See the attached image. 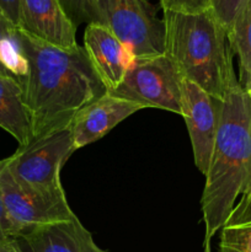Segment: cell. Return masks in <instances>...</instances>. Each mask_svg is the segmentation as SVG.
<instances>
[{
  "instance_id": "44dd1931",
  "label": "cell",
  "mask_w": 251,
  "mask_h": 252,
  "mask_svg": "<svg viewBox=\"0 0 251 252\" xmlns=\"http://www.w3.org/2000/svg\"><path fill=\"white\" fill-rule=\"evenodd\" d=\"M16 29V26H14L6 17L2 16V15L0 14V43H1L4 39L10 38V37L14 36ZM0 75H10V74L5 70V68L1 64H0Z\"/></svg>"
},
{
  "instance_id": "d6986e66",
  "label": "cell",
  "mask_w": 251,
  "mask_h": 252,
  "mask_svg": "<svg viewBox=\"0 0 251 252\" xmlns=\"http://www.w3.org/2000/svg\"><path fill=\"white\" fill-rule=\"evenodd\" d=\"M1 162V160H0ZM19 236L16 228L10 220L9 216L6 213L4 203H2L1 194H0V240L1 239H16Z\"/></svg>"
},
{
  "instance_id": "52a82bcc",
  "label": "cell",
  "mask_w": 251,
  "mask_h": 252,
  "mask_svg": "<svg viewBox=\"0 0 251 252\" xmlns=\"http://www.w3.org/2000/svg\"><path fill=\"white\" fill-rule=\"evenodd\" d=\"M74 149L71 125L31 140L6 158L7 169L17 181L39 189H63L61 170Z\"/></svg>"
},
{
  "instance_id": "9a60e30c",
  "label": "cell",
  "mask_w": 251,
  "mask_h": 252,
  "mask_svg": "<svg viewBox=\"0 0 251 252\" xmlns=\"http://www.w3.org/2000/svg\"><path fill=\"white\" fill-rule=\"evenodd\" d=\"M231 51L239 59V84L251 94V0L239 12L229 30Z\"/></svg>"
},
{
  "instance_id": "4fadbf2b",
  "label": "cell",
  "mask_w": 251,
  "mask_h": 252,
  "mask_svg": "<svg viewBox=\"0 0 251 252\" xmlns=\"http://www.w3.org/2000/svg\"><path fill=\"white\" fill-rule=\"evenodd\" d=\"M0 127L12 135L20 147L31 140V116L25 102L24 88L20 80L0 75Z\"/></svg>"
},
{
  "instance_id": "277c9868",
  "label": "cell",
  "mask_w": 251,
  "mask_h": 252,
  "mask_svg": "<svg viewBox=\"0 0 251 252\" xmlns=\"http://www.w3.org/2000/svg\"><path fill=\"white\" fill-rule=\"evenodd\" d=\"M107 27L133 58L165 54V22L148 0H96V22Z\"/></svg>"
},
{
  "instance_id": "7c38bea8",
  "label": "cell",
  "mask_w": 251,
  "mask_h": 252,
  "mask_svg": "<svg viewBox=\"0 0 251 252\" xmlns=\"http://www.w3.org/2000/svg\"><path fill=\"white\" fill-rule=\"evenodd\" d=\"M24 252H107L96 245L78 217L39 226L15 239Z\"/></svg>"
},
{
  "instance_id": "ffe728a7",
  "label": "cell",
  "mask_w": 251,
  "mask_h": 252,
  "mask_svg": "<svg viewBox=\"0 0 251 252\" xmlns=\"http://www.w3.org/2000/svg\"><path fill=\"white\" fill-rule=\"evenodd\" d=\"M0 14L19 29L20 0H0Z\"/></svg>"
},
{
  "instance_id": "5b68a950",
  "label": "cell",
  "mask_w": 251,
  "mask_h": 252,
  "mask_svg": "<svg viewBox=\"0 0 251 252\" xmlns=\"http://www.w3.org/2000/svg\"><path fill=\"white\" fill-rule=\"evenodd\" d=\"M0 194L19 236L75 217L63 189H39L17 181L7 169L6 159L0 162Z\"/></svg>"
},
{
  "instance_id": "3957f363",
  "label": "cell",
  "mask_w": 251,
  "mask_h": 252,
  "mask_svg": "<svg viewBox=\"0 0 251 252\" xmlns=\"http://www.w3.org/2000/svg\"><path fill=\"white\" fill-rule=\"evenodd\" d=\"M165 56L182 79L196 84L208 95L223 100L238 83L228 31L212 10L197 14L164 11Z\"/></svg>"
},
{
  "instance_id": "30bf717a",
  "label": "cell",
  "mask_w": 251,
  "mask_h": 252,
  "mask_svg": "<svg viewBox=\"0 0 251 252\" xmlns=\"http://www.w3.org/2000/svg\"><path fill=\"white\" fill-rule=\"evenodd\" d=\"M19 29L62 48L78 44V27L66 16L58 0H20Z\"/></svg>"
},
{
  "instance_id": "2e32d148",
  "label": "cell",
  "mask_w": 251,
  "mask_h": 252,
  "mask_svg": "<svg viewBox=\"0 0 251 252\" xmlns=\"http://www.w3.org/2000/svg\"><path fill=\"white\" fill-rule=\"evenodd\" d=\"M58 2L76 27L96 22V0H58Z\"/></svg>"
},
{
  "instance_id": "e0dca14e",
  "label": "cell",
  "mask_w": 251,
  "mask_h": 252,
  "mask_svg": "<svg viewBox=\"0 0 251 252\" xmlns=\"http://www.w3.org/2000/svg\"><path fill=\"white\" fill-rule=\"evenodd\" d=\"M211 10L219 24L229 32L239 12L250 0H209Z\"/></svg>"
},
{
  "instance_id": "9c48e42d",
  "label": "cell",
  "mask_w": 251,
  "mask_h": 252,
  "mask_svg": "<svg viewBox=\"0 0 251 252\" xmlns=\"http://www.w3.org/2000/svg\"><path fill=\"white\" fill-rule=\"evenodd\" d=\"M143 108L139 103L107 93L74 117L71 122L74 149H81L101 139L118 123Z\"/></svg>"
},
{
  "instance_id": "603a6c76",
  "label": "cell",
  "mask_w": 251,
  "mask_h": 252,
  "mask_svg": "<svg viewBox=\"0 0 251 252\" xmlns=\"http://www.w3.org/2000/svg\"><path fill=\"white\" fill-rule=\"evenodd\" d=\"M204 252H212L211 249V241H204Z\"/></svg>"
},
{
  "instance_id": "ba28073f",
  "label": "cell",
  "mask_w": 251,
  "mask_h": 252,
  "mask_svg": "<svg viewBox=\"0 0 251 252\" xmlns=\"http://www.w3.org/2000/svg\"><path fill=\"white\" fill-rule=\"evenodd\" d=\"M181 110L191 139L194 164L206 176L218 132L221 101L212 97L196 84L182 80Z\"/></svg>"
},
{
  "instance_id": "8992f818",
  "label": "cell",
  "mask_w": 251,
  "mask_h": 252,
  "mask_svg": "<svg viewBox=\"0 0 251 252\" xmlns=\"http://www.w3.org/2000/svg\"><path fill=\"white\" fill-rule=\"evenodd\" d=\"M182 80L175 64L165 54L133 58L122 83L111 94L144 108H161L181 116Z\"/></svg>"
},
{
  "instance_id": "ac0fdd59",
  "label": "cell",
  "mask_w": 251,
  "mask_h": 252,
  "mask_svg": "<svg viewBox=\"0 0 251 252\" xmlns=\"http://www.w3.org/2000/svg\"><path fill=\"white\" fill-rule=\"evenodd\" d=\"M162 11L182 12V14H197L211 10L209 0H160Z\"/></svg>"
},
{
  "instance_id": "8fae6325",
  "label": "cell",
  "mask_w": 251,
  "mask_h": 252,
  "mask_svg": "<svg viewBox=\"0 0 251 252\" xmlns=\"http://www.w3.org/2000/svg\"><path fill=\"white\" fill-rule=\"evenodd\" d=\"M84 48L108 93L115 90L132 63V54L107 27L100 24L86 25Z\"/></svg>"
},
{
  "instance_id": "5bb4252c",
  "label": "cell",
  "mask_w": 251,
  "mask_h": 252,
  "mask_svg": "<svg viewBox=\"0 0 251 252\" xmlns=\"http://www.w3.org/2000/svg\"><path fill=\"white\" fill-rule=\"evenodd\" d=\"M219 252H251V196H241L221 226Z\"/></svg>"
},
{
  "instance_id": "6da1fadb",
  "label": "cell",
  "mask_w": 251,
  "mask_h": 252,
  "mask_svg": "<svg viewBox=\"0 0 251 252\" xmlns=\"http://www.w3.org/2000/svg\"><path fill=\"white\" fill-rule=\"evenodd\" d=\"M15 41L25 63L21 84L31 140L70 126L84 107L108 93L84 47L62 48L20 29Z\"/></svg>"
},
{
  "instance_id": "7a4b0ae2",
  "label": "cell",
  "mask_w": 251,
  "mask_h": 252,
  "mask_svg": "<svg viewBox=\"0 0 251 252\" xmlns=\"http://www.w3.org/2000/svg\"><path fill=\"white\" fill-rule=\"evenodd\" d=\"M201 198L204 241L218 233L239 196H251V94L238 83L221 100L220 118Z\"/></svg>"
},
{
  "instance_id": "7402d4cb",
  "label": "cell",
  "mask_w": 251,
  "mask_h": 252,
  "mask_svg": "<svg viewBox=\"0 0 251 252\" xmlns=\"http://www.w3.org/2000/svg\"><path fill=\"white\" fill-rule=\"evenodd\" d=\"M0 252H24L15 239H1L0 240Z\"/></svg>"
}]
</instances>
